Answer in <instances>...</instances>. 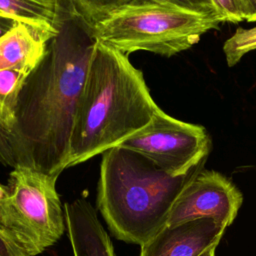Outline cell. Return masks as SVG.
<instances>
[{
    "instance_id": "obj_9",
    "label": "cell",
    "mask_w": 256,
    "mask_h": 256,
    "mask_svg": "<svg viewBox=\"0 0 256 256\" xmlns=\"http://www.w3.org/2000/svg\"><path fill=\"white\" fill-rule=\"evenodd\" d=\"M64 212L73 256H116L110 237L88 200L66 202Z\"/></svg>"
},
{
    "instance_id": "obj_6",
    "label": "cell",
    "mask_w": 256,
    "mask_h": 256,
    "mask_svg": "<svg viewBox=\"0 0 256 256\" xmlns=\"http://www.w3.org/2000/svg\"><path fill=\"white\" fill-rule=\"evenodd\" d=\"M118 146L144 156L172 176H181L205 163L210 138L204 127L175 119L159 108L148 125Z\"/></svg>"
},
{
    "instance_id": "obj_14",
    "label": "cell",
    "mask_w": 256,
    "mask_h": 256,
    "mask_svg": "<svg viewBox=\"0 0 256 256\" xmlns=\"http://www.w3.org/2000/svg\"><path fill=\"white\" fill-rule=\"evenodd\" d=\"M74 5L88 17L92 22H95L113 10L134 2L136 0H71Z\"/></svg>"
},
{
    "instance_id": "obj_12",
    "label": "cell",
    "mask_w": 256,
    "mask_h": 256,
    "mask_svg": "<svg viewBox=\"0 0 256 256\" xmlns=\"http://www.w3.org/2000/svg\"><path fill=\"white\" fill-rule=\"evenodd\" d=\"M28 74L13 70H0V119L10 129L20 89Z\"/></svg>"
},
{
    "instance_id": "obj_18",
    "label": "cell",
    "mask_w": 256,
    "mask_h": 256,
    "mask_svg": "<svg viewBox=\"0 0 256 256\" xmlns=\"http://www.w3.org/2000/svg\"><path fill=\"white\" fill-rule=\"evenodd\" d=\"M20 21L16 20L13 17L0 14V39L8 34L12 29H14Z\"/></svg>"
},
{
    "instance_id": "obj_1",
    "label": "cell",
    "mask_w": 256,
    "mask_h": 256,
    "mask_svg": "<svg viewBox=\"0 0 256 256\" xmlns=\"http://www.w3.org/2000/svg\"><path fill=\"white\" fill-rule=\"evenodd\" d=\"M54 27L20 89L11 138L18 167L59 177L68 168L74 117L97 41L93 22L71 0H56Z\"/></svg>"
},
{
    "instance_id": "obj_20",
    "label": "cell",
    "mask_w": 256,
    "mask_h": 256,
    "mask_svg": "<svg viewBox=\"0 0 256 256\" xmlns=\"http://www.w3.org/2000/svg\"><path fill=\"white\" fill-rule=\"evenodd\" d=\"M216 247L217 245H213L211 247H209L207 250H205L203 253H201L199 256H216L215 252H216Z\"/></svg>"
},
{
    "instance_id": "obj_4",
    "label": "cell",
    "mask_w": 256,
    "mask_h": 256,
    "mask_svg": "<svg viewBox=\"0 0 256 256\" xmlns=\"http://www.w3.org/2000/svg\"><path fill=\"white\" fill-rule=\"evenodd\" d=\"M221 22L158 2L134 1L93 22L97 43L128 55L144 50L170 57L199 42Z\"/></svg>"
},
{
    "instance_id": "obj_10",
    "label": "cell",
    "mask_w": 256,
    "mask_h": 256,
    "mask_svg": "<svg viewBox=\"0 0 256 256\" xmlns=\"http://www.w3.org/2000/svg\"><path fill=\"white\" fill-rule=\"evenodd\" d=\"M51 36L19 22L0 39V70L13 69L29 74L42 59Z\"/></svg>"
},
{
    "instance_id": "obj_11",
    "label": "cell",
    "mask_w": 256,
    "mask_h": 256,
    "mask_svg": "<svg viewBox=\"0 0 256 256\" xmlns=\"http://www.w3.org/2000/svg\"><path fill=\"white\" fill-rule=\"evenodd\" d=\"M0 14L13 17L46 35L56 32V0H0Z\"/></svg>"
},
{
    "instance_id": "obj_8",
    "label": "cell",
    "mask_w": 256,
    "mask_h": 256,
    "mask_svg": "<svg viewBox=\"0 0 256 256\" xmlns=\"http://www.w3.org/2000/svg\"><path fill=\"white\" fill-rule=\"evenodd\" d=\"M225 230V226L211 218L165 226L141 246L139 256H199L218 245Z\"/></svg>"
},
{
    "instance_id": "obj_15",
    "label": "cell",
    "mask_w": 256,
    "mask_h": 256,
    "mask_svg": "<svg viewBox=\"0 0 256 256\" xmlns=\"http://www.w3.org/2000/svg\"><path fill=\"white\" fill-rule=\"evenodd\" d=\"M140 1H151V2H158V3L172 5V6L190 11L192 13L218 19L222 23V20L218 16L217 11L214 8L211 0H140Z\"/></svg>"
},
{
    "instance_id": "obj_13",
    "label": "cell",
    "mask_w": 256,
    "mask_h": 256,
    "mask_svg": "<svg viewBox=\"0 0 256 256\" xmlns=\"http://www.w3.org/2000/svg\"><path fill=\"white\" fill-rule=\"evenodd\" d=\"M253 50H256V26L238 28L223 45V52L229 67L236 65L245 54Z\"/></svg>"
},
{
    "instance_id": "obj_16",
    "label": "cell",
    "mask_w": 256,
    "mask_h": 256,
    "mask_svg": "<svg viewBox=\"0 0 256 256\" xmlns=\"http://www.w3.org/2000/svg\"><path fill=\"white\" fill-rule=\"evenodd\" d=\"M222 22L239 23L245 20L242 0H211Z\"/></svg>"
},
{
    "instance_id": "obj_2",
    "label": "cell",
    "mask_w": 256,
    "mask_h": 256,
    "mask_svg": "<svg viewBox=\"0 0 256 256\" xmlns=\"http://www.w3.org/2000/svg\"><path fill=\"white\" fill-rule=\"evenodd\" d=\"M158 109L128 55L96 43L74 117L68 168L120 145Z\"/></svg>"
},
{
    "instance_id": "obj_7",
    "label": "cell",
    "mask_w": 256,
    "mask_h": 256,
    "mask_svg": "<svg viewBox=\"0 0 256 256\" xmlns=\"http://www.w3.org/2000/svg\"><path fill=\"white\" fill-rule=\"evenodd\" d=\"M242 201L241 192L227 177L202 169L177 197L166 226L211 218L227 228L236 218Z\"/></svg>"
},
{
    "instance_id": "obj_3",
    "label": "cell",
    "mask_w": 256,
    "mask_h": 256,
    "mask_svg": "<svg viewBox=\"0 0 256 256\" xmlns=\"http://www.w3.org/2000/svg\"><path fill=\"white\" fill-rule=\"evenodd\" d=\"M97 206L119 240L142 246L160 232L184 187L204 167L172 176L144 156L119 146L102 153Z\"/></svg>"
},
{
    "instance_id": "obj_5",
    "label": "cell",
    "mask_w": 256,
    "mask_h": 256,
    "mask_svg": "<svg viewBox=\"0 0 256 256\" xmlns=\"http://www.w3.org/2000/svg\"><path fill=\"white\" fill-rule=\"evenodd\" d=\"M57 179L21 166L12 169L6 184L0 183V226L26 256L39 255L65 232Z\"/></svg>"
},
{
    "instance_id": "obj_17",
    "label": "cell",
    "mask_w": 256,
    "mask_h": 256,
    "mask_svg": "<svg viewBox=\"0 0 256 256\" xmlns=\"http://www.w3.org/2000/svg\"><path fill=\"white\" fill-rule=\"evenodd\" d=\"M8 140V128L0 119V152ZM0 256H26L23 250L0 226Z\"/></svg>"
},
{
    "instance_id": "obj_19",
    "label": "cell",
    "mask_w": 256,
    "mask_h": 256,
    "mask_svg": "<svg viewBox=\"0 0 256 256\" xmlns=\"http://www.w3.org/2000/svg\"><path fill=\"white\" fill-rule=\"evenodd\" d=\"M245 9V20L248 22L256 21V0H242Z\"/></svg>"
}]
</instances>
